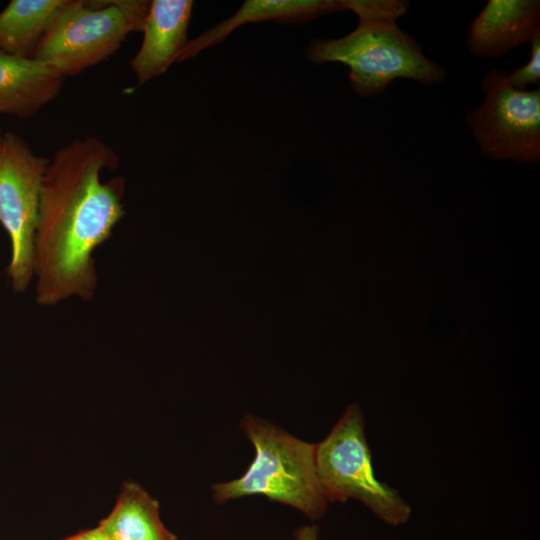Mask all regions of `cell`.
Returning a JSON list of instances; mask_svg holds the SVG:
<instances>
[{
    "mask_svg": "<svg viewBox=\"0 0 540 540\" xmlns=\"http://www.w3.org/2000/svg\"><path fill=\"white\" fill-rule=\"evenodd\" d=\"M117 166L113 149L93 136L69 142L49 159L33 245L38 305L93 297L97 273L92 255L125 214L124 179H101L104 170Z\"/></svg>",
    "mask_w": 540,
    "mask_h": 540,
    "instance_id": "cell-1",
    "label": "cell"
},
{
    "mask_svg": "<svg viewBox=\"0 0 540 540\" xmlns=\"http://www.w3.org/2000/svg\"><path fill=\"white\" fill-rule=\"evenodd\" d=\"M240 428L255 449L254 459L241 477L212 485L213 500L223 504L260 495L321 519L329 503L316 472L315 444L251 414L243 416Z\"/></svg>",
    "mask_w": 540,
    "mask_h": 540,
    "instance_id": "cell-2",
    "label": "cell"
},
{
    "mask_svg": "<svg viewBox=\"0 0 540 540\" xmlns=\"http://www.w3.org/2000/svg\"><path fill=\"white\" fill-rule=\"evenodd\" d=\"M305 53L317 64L340 62L348 66L351 87L361 97L382 93L397 78L435 85L446 76L438 64L423 54L420 44L396 22L359 20L356 29L348 35L315 40Z\"/></svg>",
    "mask_w": 540,
    "mask_h": 540,
    "instance_id": "cell-3",
    "label": "cell"
},
{
    "mask_svg": "<svg viewBox=\"0 0 540 540\" xmlns=\"http://www.w3.org/2000/svg\"><path fill=\"white\" fill-rule=\"evenodd\" d=\"M146 0H64L33 58L64 79L113 56L130 33L142 31Z\"/></svg>",
    "mask_w": 540,
    "mask_h": 540,
    "instance_id": "cell-4",
    "label": "cell"
},
{
    "mask_svg": "<svg viewBox=\"0 0 540 540\" xmlns=\"http://www.w3.org/2000/svg\"><path fill=\"white\" fill-rule=\"evenodd\" d=\"M315 466L328 503L356 499L389 526L409 521L410 505L375 476L358 404L348 406L329 434L315 444Z\"/></svg>",
    "mask_w": 540,
    "mask_h": 540,
    "instance_id": "cell-5",
    "label": "cell"
},
{
    "mask_svg": "<svg viewBox=\"0 0 540 540\" xmlns=\"http://www.w3.org/2000/svg\"><path fill=\"white\" fill-rule=\"evenodd\" d=\"M48 158L37 155L20 136L3 132L0 141V224L11 244L8 276L23 292L33 279V245L40 190Z\"/></svg>",
    "mask_w": 540,
    "mask_h": 540,
    "instance_id": "cell-6",
    "label": "cell"
},
{
    "mask_svg": "<svg viewBox=\"0 0 540 540\" xmlns=\"http://www.w3.org/2000/svg\"><path fill=\"white\" fill-rule=\"evenodd\" d=\"M484 101L466 120L483 155L523 163L540 161V89L518 90L506 74L490 71L482 80Z\"/></svg>",
    "mask_w": 540,
    "mask_h": 540,
    "instance_id": "cell-7",
    "label": "cell"
},
{
    "mask_svg": "<svg viewBox=\"0 0 540 540\" xmlns=\"http://www.w3.org/2000/svg\"><path fill=\"white\" fill-rule=\"evenodd\" d=\"M193 1L153 0L142 28L140 49L131 59L137 83L143 85L164 73L186 46Z\"/></svg>",
    "mask_w": 540,
    "mask_h": 540,
    "instance_id": "cell-8",
    "label": "cell"
},
{
    "mask_svg": "<svg viewBox=\"0 0 540 540\" xmlns=\"http://www.w3.org/2000/svg\"><path fill=\"white\" fill-rule=\"evenodd\" d=\"M540 31V1L490 0L471 22L467 44L471 53L499 58L530 42Z\"/></svg>",
    "mask_w": 540,
    "mask_h": 540,
    "instance_id": "cell-9",
    "label": "cell"
},
{
    "mask_svg": "<svg viewBox=\"0 0 540 540\" xmlns=\"http://www.w3.org/2000/svg\"><path fill=\"white\" fill-rule=\"evenodd\" d=\"M63 81L38 59L0 52V114L33 117L59 95Z\"/></svg>",
    "mask_w": 540,
    "mask_h": 540,
    "instance_id": "cell-10",
    "label": "cell"
},
{
    "mask_svg": "<svg viewBox=\"0 0 540 540\" xmlns=\"http://www.w3.org/2000/svg\"><path fill=\"white\" fill-rule=\"evenodd\" d=\"M343 11L338 0H247L230 18L188 41L177 62L190 59L222 42L236 28L261 21L304 23L316 17Z\"/></svg>",
    "mask_w": 540,
    "mask_h": 540,
    "instance_id": "cell-11",
    "label": "cell"
},
{
    "mask_svg": "<svg viewBox=\"0 0 540 540\" xmlns=\"http://www.w3.org/2000/svg\"><path fill=\"white\" fill-rule=\"evenodd\" d=\"M109 540H178L160 518L159 503L135 482H126L110 514L99 522Z\"/></svg>",
    "mask_w": 540,
    "mask_h": 540,
    "instance_id": "cell-12",
    "label": "cell"
},
{
    "mask_svg": "<svg viewBox=\"0 0 540 540\" xmlns=\"http://www.w3.org/2000/svg\"><path fill=\"white\" fill-rule=\"evenodd\" d=\"M64 0H11L0 12V52L32 57Z\"/></svg>",
    "mask_w": 540,
    "mask_h": 540,
    "instance_id": "cell-13",
    "label": "cell"
},
{
    "mask_svg": "<svg viewBox=\"0 0 540 540\" xmlns=\"http://www.w3.org/2000/svg\"><path fill=\"white\" fill-rule=\"evenodd\" d=\"M343 10L354 12L359 20L372 22H396L410 8L403 0H338Z\"/></svg>",
    "mask_w": 540,
    "mask_h": 540,
    "instance_id": "cell-14",
    "label": "cell"
},
{
    "mask_svg": "<svg viewBox=\"0 0 540 540\" xmlns=\"http://www.w3.org/2000/svg\"><path fill=\"white\" fill-rule=\"evenodd\" d=\"M529 43L531 55L528 62L512 74H506L507 83L518 90H526L528 85L540 83V31L532 37Z\"/></svg>",
    "mask_w": 540,
    "mask_h": 540,
    "instance_id": "cell-15",
    "label": "cell"
},
{
    "mask_svg": "<svg viewBox=\"0 0 540 540\" xmlns=\"http://www.w3.org/2000/svg\"><path fill=\"white\" fill-rule=\"evenodd\" d=\"M62 540H109V538L98 525L95 528L82 530Z\"/></svg>",
    "mask_w": 540,
    "mask_h": 540,
    "instance_id": "cell-16",
    "label": "cell"
},
{
    "mask_svg": "<svg viewBox=\"0 0 540 540\" xmlns=\"http://www.w3.org/2000/svg\"><path fill=\"white\" fill-rule=\"evenodd\" d=\"M295 540H319V526L316 524L300 526L295 530Z\"/></svg>",
    "mask_w": 540,
    "mask_h": 540,
    "instance_id": "cell-17",
    "label": "cell"
},
{
    "mask_svg": "<svg viewBox=\"0 0 540 540\" xmlns=\"http://www.w3.org/2000/svg\"><path fill=\"white\" fill-rule=\"evenodd\" d=\"M2 135H3V131L0 129V141H1Z\"/></svg>",
    "mask_w": 540,
    "mask_h": 540,
    "instance_id": "cell-18",
    "label": "cell"
}]
</instances>
